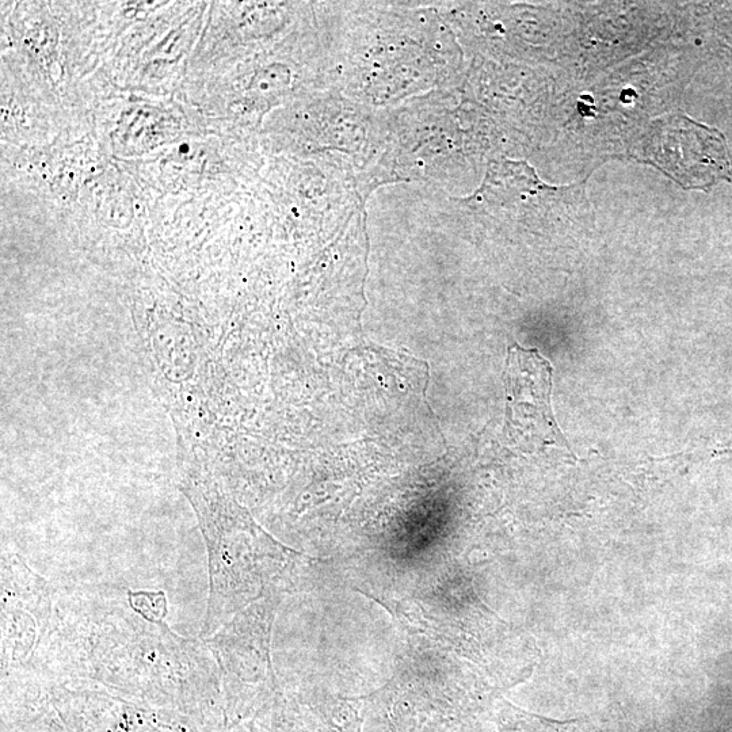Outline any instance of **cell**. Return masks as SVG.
<instances>
[{
  "label": "cell",
  "instance_id": "2",
  "mask_svg": "<svg viewBox=\"0 0 732 732\" xmlns=\"http://www.w3.org/2000/svg\"><path fill=\"white\" fill-rule=\"evenodd\" d=\"M179 490L192 505L207 545L209 597L201 639H208L281 567L284 554L205 468L183 470Z\"/></svg>",
  "mask_w": 732,
  "mask_h": 732
},
{
  "label": "cell",
  "instance_id": "5",
  "mask_svg": "<svg viewBox=\"0 0 732 732\" xmlns=\"http://www.w3.org/2000/svg\"><path fill=\"white\" fill-rule=\"evenodd\" d=\"M505 379L509 418L518 432L539 444L566 446L551 406V364L536 350L514 345Z\"/></svg>",
  "mask_w": 732,
  "mask_h": 732
},
{
  "label": "cell",
  "instance_id": "3",
  "mask_svg": "<svg viewBox=\"0 0 732 732\" xmlns=\"http://www.w3.org/2000/svg\"><path fill=\"white\" fill-rule=\"evenodd\" d=\"M644 158L686 190L711 189L719 181L732 179L726 137L685 114H669L653 122Z\"/></svg>",
  "mask_w": 732,
  "mask_h": 732
},
{
  "label": "cell",
  "instance_id": "1",
  "mask_svg": "<svg viewBox=\"0 0 732 732\" xmlns=\"http://www.w3.org/2000/svg\"><path fill=\"white\" fill-rule=\"evenodd\" d=\"M163 592H127V600L79 602L59 612L34 662L37 673L90 678L113 686H212L219 673L204 639L183 638L167 624ZM32 661V662H33Z\"/></svg>",
  "mask_w": 732,
  "mask_h": 732
},
{
  "label": "cell",
  "instance_id": "4",
  "mask_svg": "<svg viewBox=\"0 0 732 732\" xmlns=\"http://www.w3.org/2000/svg\"><path fill=\"white\" fill-rule=\"evenodd\" d=\"M55 623L53 589L14 552L2 554V670L26 669Z\"/></svg>",
  "mask_w": 732,
  "mask_h": 732
}]
</instances>
